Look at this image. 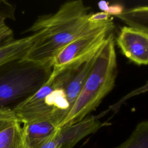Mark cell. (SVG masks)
<instances>
[{
    "instance_id": "obj_1",
    "label": "cell",
    "mask_w": 148,
    "mask_h": 148,
    "mask_svg": "<svg viewBox=\"0 0 148 148\" xmlns=\"http://www.w3.org/2000/svg\"><path fill=\"white\" fill-rule=\"evenodd\" d=\"M88 10L82 1L75 0L64 3L54 13L39 16L23 33L40 35L21 60L51 67L54 57L69 43L113 23L91 21Z\"/></svg>"
},
{
    "instance_id": "obj_2",
    "label": "cell",
    "mask_w": 148,
    "mask_h": 148,
    "mask_svg": "<svg viewBox=\"0 0 148 148\" xmlns=\"http://www.w3.org/2000/svg\"><path fill=\"white\" fill-rule=\"evenodd\" d=\"M117 60L113 34L101 46L90 73L60 128L76 124L94 110L114 86Z\"/></svg>"
},
{
    "instance_id": "obj_3",
    "label": "cell",
    "mask_w": 148,
    "mask_h": 148,
    "mask_svg": "<svg viewBox=\"0 0 148 148\" xmlns=\"http://www.w3.org/2000/svg\"><path fill=\"white\" fill-rule=\"evenodd\" d=\"M52 68L18 60L0 66V109H13L49 79Z\"/></svg>"
},
{
    "instance_id": "obj_4",
    "label": "cell",
    "mask_w": 148,
    "mask_h": 148,
    "mask_svg": "<svg viewBox=\"0 0 148 148\" xmlns=\"http://www.w3.org/2000/svg\"><path fill=\"white\" fill-rule=\"evenodd\" d=\"M114 28V23L76 39L64 47L51 62V74L56 73L61 68L73 61L81 58L98 49L106 40Z\"/></svg>"
},
{
    "instance_id": "obj_5",
    "label": "cell",
    "mask_w": 148,
    "mask_h": 148,
    "mask_svg": "<svg viewBox=\"0 0 148 148\" xmlns=\"http://www.w3.org/2000/svg\"><path fill=\"white\" fill-rule=\"evenodd\" d=\"M116 42L122 53L130 61L138 65L148 64V33L124 26Z\"/></svg>"
},
{
    "instance_id": "obj_6",
    "label": "cell",
    "mask_w": 148,
    "mask_h": 148,
    "mask_svg": "<svg viewBox=\"0 0 148 148\" xmlns=\"http://www.w3.org/2000/svg\"><path fill=\"white\" fill-rule=\"evenodd\" d=\"M103 125L105 123L95 117H86L73 125L60 128L57 135L64 148H73L82 139L97 132Z\"/></svg>"
},
{
    "instance_id": "obj_7",
    "label": "cell",
    "mask_w": 148,
    "mask_h": 148,
    "mask_svg": "<svg viewBox=\"0 0 148 148\" xmlns=\"http://www.w3.org/2000/svg\"><path fill=\"white\" fill-rule=\"evenodd\" d=\"M22 126L13 110L0 109V148H19Z\"/></svg>"
},
{
    "instance_id": "obj_8",
    "label": "cell",
    "mask_w": 148,
    "mask_h": 148,
    "mask_svg": "<svg viewBox=\"0 0 148 148\" xmlns=\"http://www.w3.org/2000/svg\"><path fill=\"white\" fill-rule=\"evenodd\" d=\"M59 128L58 123L51 119L24 124L19 148H31L52 136Z\"/></svg>"
},
{
    "instance_id": "obj_9",
    "label": "cell",
    "mask_w": 148,
    "mask_h": 148,
    "mask_svg": "<svg viewBox=\"0 0 148 148\" xmlns=\"http://www.w3.org/2000/svg\"><path fill=\"white\" fill-rule=\"evenodd\" d=\"M102 46L86 56L65 86L64 90L69 105V110L78 97L89 75Z\"/></svg>"
},
{
    "instance_id": "obj_10",
    "label": "cell",
    "mask_w": 148,
    "mask_h": 148,
    "mask_svg": "<svg viewBox=\"0 0 148 148\" xmlns=\"http://www.w3.org/2000/svg\"><path fill=\"white\" fill-rule=\"evenodd\" d=\"M40 32L13 40L0 46V66L10 62L22 59L39 38Z\"/></svg>"
},
{
    "instance_id": "obj_11",
    "label": "cell",
    "mask_w": 148,
    "mask_h": 148,
    "mask_svg": "<svg viewBox=\"0 0 148 148\" xmlns=\"http://www.w3.org/2000/svg\"><path fill=\"white\" fill-rule=\"evenodd\" d=\"M116 17L129 27L148 33V6H137L124 9L120 14Z\"/></svg>"
},
{
    "instance_id": "obj_12",
    "label": "cell",
    "mask_w": 148,
    "mask_h": 148,
    "mask_svg": "<svg viewBox=\"0 0 148 148\" xmlns=\"http://www.w3.org/2000/svg\"><path fill=\"white\" fill-rule=\"evenodd\" d=\"M114 148H148V121L138 124L128 138Z\"/></svg>"
},
{
    "instance_id": "obj_13",
    "label": "cell",
    "mask_w": 148,
    "mask_h": 148,
    "mask_svg": "<svg viewBox=\"0 0 148 148\" xmlns=\"http://www.w3.org/2000/svg\"><path fill=\"white\" fill-rule=\"evenodd\" d=\"M0 17L6 20H16V8L6 0H0Z\"/></svg>"
},
{
    "instance_id": "obj_14",
    "label": "cell",
    "mask_w": 148,
    "mask_h": 148,
    "mask_svg": "<svg viewBox=\"0 0 148 148\" xmlns=\"http://www.w3.org/2000/svg\"><path fill=\"white\" fill-rule=\"evenodd\" d=\"M14 39V32L8 25L6 20L0 17V46Z\"/></svg>"
},
{
    "instance_id": "obj_15",
    "label": "cell",
    "mask_w": 148,
    "mask_h": 148,
    "mask_svg": "<svg viewBox=\"0 0 148 148\" xmlns=\"http://www.w3.org/2000/svg\"><path fill=\"white\" fill-rule=\"evenodd\" d=\"M57 131L47 139L31 148H64L57 136Z\"/></svg>"
},
{
    "instance_id": "obj_16",
    "label": "cell",
    "mask_w": 148,
    "mask_h": 148,
    "mask_svg": "<svg viewBox=\"0 0 148 148\" xmlns=\"http://www.w3.org/2000/svg\"><path fill=\"white\" fill-rule=\"evenodd\" d=\"M89 20L92 22H105L110 19V15L104 12H100L95 13H90Z\"/></svg>"
},
{
    "instance_id": "obj_17",
    "label": "cell",
    "mask_w": 148,
    "mask_h": 148,
    "mask_svg": "<svg viewBox=\"0 0 148 148\" xmlns=\"http://www.w3.org/2000/svg\"><path fill=\"white\" fill-rule=\"evenodd\" d=\"M124 10V8L123 5L120 4H114L109 5L108 9L106 13L109 15H114L115 16L120 14Z\"/></svg>"
},
{
    "instance_id": "obj_18",
    "label": "cell",
    "mask_w": 148,
    "mask_h": 148,
    "mask_svg": "<svg viewBox=\"0 0 148 148\" xmlns=\"http://www.w3.org/2000/svg\"><path fill=\"white\" fill-rule=\"evenodd\" d=\"M98 6L102 12H106L109 7V3L105 1H101L98 2Z\"/></svg>"
}]
</instances>
